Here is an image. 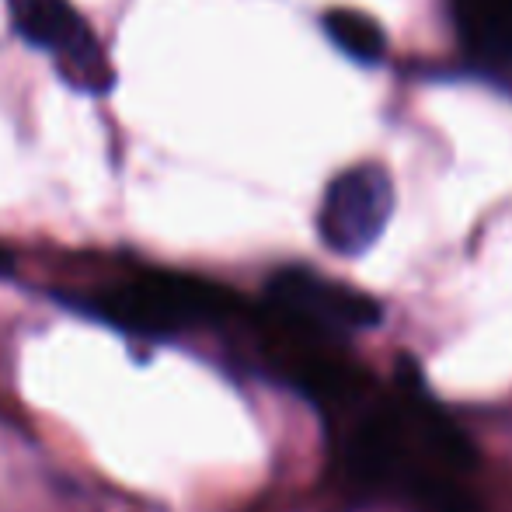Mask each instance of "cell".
<instances>
[{
  "mask_svg": "<svg viewBox=\"0 0 512 512\" xmlns=\"http://www.w3.org/2000/svg\"><path fill=\"white\" fill-rule=\"evenodd\" d=\"M230 304L234 300L227 290L175 272H143L91 300H74V307H81L84 314L143 338H168L196 324L220 321L227 317Z\"/></svg>",
  "mask_w": 512,
  "mask_h": 512,
  "instance_id": "1",
  "label": "cell"
},
{
  "mask_svg": "<svg viewBox=\"0 0 512 512\" xmlns=\"http://www.w3.org/2000/svg\"><path fill=\"white\" fill-rule=\"evenodd\" d=\"M11 21L25 42L56 56L60 77L77 91L102 95L115 74L91 25L70 0H11Z\"/></svg>",
  "mask_w": 512,
  "mask_h": 512,
  "instance_id": "2",
  "label": "cell"
},
{
  "mask_svg": "<svg viewBox=\"0 0 512 512\" xmlns=\"http://www.w3.org/2000/svg\"><path fill=\"white\" fill-rule=\"evenodd\" d=\"M394 213V185L380 164H356L328 185L317 209V234L324 248L359 258L384 237Z\"/></svg>",
  "mask_w": 512,
  "mask_h": 512,
  "instance_id": "3",
  "label": "cell"
},
{
  "mask_svg": "<svg viewBox=\"0 0 512 512\" xmlns=\"http://www.w3.org/2000/svg\"><path fill=\"white\" fill-rule=\"evenodd\" d=\"M269 300L293 321L328 331H366L384 321V307L363 290L331 283L307 269H283L269 279Z\"/></svg>",
  "mask_w": 512,
  "mask_h": 512,
  "instance_id": "4",
  "label": "cell"
},
{
  "mask_svg": "<svg viewBox=\"0 0 512 512\" xmlns=\"http://www.w3.org/2000/svg\"><path fill=\"white\" fill-rule=\"evenodd\" d=\"M324 32L356 63H380L387 53V39L377 21L363 11H352V7H335L324 14Z\"/></svg>",
  "mask_w": 512,
  "mask_h": 512,
  "instance_id": "5",
  "label": "cell"
},
{
  "mask_svg": "<svg viewBox=\"0 0 512 512\" xmlns=\"http://www.w3.org/2000/svg\"><path fill=\"white\" fill-rule=\"evenodd\" d=\"M7 276H14V255L0 244V279H7Z\"/></svg>",
  "mask_w": 512,
  "mask_h": 512,
  "instance_id": "6",
  "label": "cell"
}]
</instances>
